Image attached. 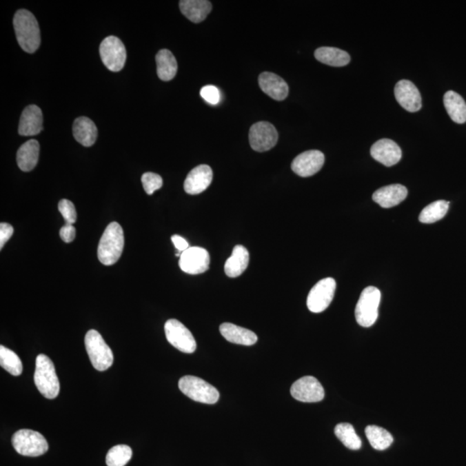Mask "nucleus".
I'll list each match as a JSON object with an SVG mask.
<instances>
[{
	"label": "nucleus",
	"mask_w": 466,
	"mask_h": 466,
	"mask_svg": "<svg viewBox=\"0 0 466 466\" xmlns=\"http://www.w3.org/2000/svg\"><path fill=\"white\" fill-rule=\"evenodd\" d=\"M171 241H172L174 247H176L181 253L187 251V250L190 248V245H188L186 239H184L179 235L172 236Z\"/></svg>",
	"instance_id": "39"
},
{
	"label": "nucleus",
	"mask_w": 466,
	"mask_h": 466,
	"mask_svg": "<svg viewBox=\"0 0 466 466\" xmlns=\"http://www.w3.org/2000/svg\"><path fill=\"white\" fill-rule=\"evenodd\" d=\"M395 96L397 102L407 112H416L421 108V96L413 82L407 80L397 82Z\"/></svg>",
	"instance_id": "16"
},
{
	"label": "nucleus",
	"mask_w": 466,
	"mask_h": 466,
	"mask_svg": "<svg viewBox=\"0 0 466 466\" xmlns=\"http://www.w3.org/2000/svg\"><path fill=\"white\" fill-rule=\"evenodd\" d=\"M85 345L92 366L99 372H104L113 364V354L111 348L96 330L87 332Z\"/></svg>",
	"instance_id": "4"
},
{
	"label": "nucleus",
	"mask_w": 466,
	"mask_h": 466,
	"mask_svg": "<svg viewBox=\"0 0 466 466\" xmlns=\"http://www.w3.org/2000/svg\"><path fill=\"white\" fill-rule=\"evenodd\" d=\"M75 228L73 225L65 224L60 230V236L64 242L71 243L75 239Z\"/></svg>",
	"instance_id": "38"
},
{
	"label": "nucleus",
	"mask_w": 466,
	"mask_h": 466,
	"mask_svg": "<svg viewBox=\"0 0 466 466\" xmlns=\"http://www.w3.org/2000/svg\"><path fill=\"white\" fill-rule=\"evenodd\" d=\"M365 434L369 444L376 450L383 451L392 445L394 438L389 431L378 426H368Z\"/></svg>",
	"instance_id": "29"
},
{
	"label": "nucleus",
	"mask_w": 466,
	"mask_h": 466,
	"mask_svg": "<svg viewBox=\"0 0 466 466\" xmlns=\"http://www.w3.org/2000/svg\"><path fill=\"white\" fill-rule=\"evenodd\" d=\"M407 196L406 187L401 184H392L379 188L373 194V201L383 208H390L402 203Z\"/></svg>",
	"instance_id": "20"
},
{
	"label": "nucleus",
	"mask_w": 466,
	"mask_h": 466,
	"mask_svg": "<svg viewBox=\"0 0 466 466\" xmlns=\"http://www.w3.org/2000/svg\"><path fill=\"white\" fill-rule=\"evenodd\" d=\"M143 188L147 194L152 195L154 192L160 190L163 187V178L159 174L147 172L143 174L141 178Z\"/></svg>",
	"instance_id": "34"
},
{
	"label": "nucleus",
	"mask_w": 466,
	"mask_h": 466,
	"mask_svg": "<svg viewBox=\"0 0 466 466\" xmlns=\"http://www.w3.org/2000/svg\"><path fill=\"white\" fill-rule=\"evenodd\" d=\"M444 105L452 121L458 124H464L466 122V103L457 92H445Z\"/></svg>",
	"instance_id": "27"
},
{
	"label": "nucleus",
	"mask_w": 466,
	"mask_h": 466,
	"mask_svg": "<svg viewBox=\"0 0 466 466\" xmlns=\"http://www.w3.org/2000/svg\"><path fill=\"white\" fill-rule=\"evenodd\" d=\"M449 202L437 201L425 207L419 216V221L424 224H432L443 219L447 214Z\"/></svg>",
	"instance_id": "31"
},
{
	"label": "nucleus",
	"mask_w": 466,
	"mask_h": 466,
	"mask_svg": "<svg viewBox=\"0 0 466 466\" xmlns=\"http://www.w3.org/2000/svg\"><path fill=\"white\" fill-rule=\"evenodd\" d=\"M0 365L12 376H20L23 372L22 361L12 350L0 346Z\"/></svg>",
	"instance_id": "32"
},
{
	"label": "nucleus",
	"mask_w": 466,
	"mask_h": 466,
	"mask_svg": "<svg viewBox=\"0 0 466 466\" xmlns=\"http://www.w3.org/2000/svg\"><path fill=\"white\" fill-rule=\"evenodd\" d=\"M219 331L226 341L233 344L252 345L258 341V336L255 332L234 324L223 323L219 327Z\"/></svg>",
	"instance_id": "21"
},
{
	"label": "nucleus",
	"mask_w": 466,
	"mask_h": 466,
	"mask_svg": "<svg viewBox=\"0 0 466 466\" xmlns=\"http://www.w3.org/2000/svg\"><path fill=\"white\" fill-rule=\"evenodd\" d=\"M290 393L294 399L303 403H318L325 397L323 386L311 376H303L294 382Z\"/></svg>",
	"instance_id": "12"
},
{
	"label": "nucleus",
	"mask_w": 466,
	"mask_h": 466,
	"mask_svg": "<svg viewBox=\"0 0 466 466\" xmlns=\"http://www.w3.org/2000/svg\"><path fill=\"white\" fill-rule=\"evenodd\" d=\"M34 382L37 389L47 399H54L59 395L60 382L53 362L48 356L40 354L36 359Z\"/></svg>",
	"instance_id": "3"
},
{
	"label": "nucleus",
	"mask_w": 466,
	"mask_h": 466,
	"mask_svg": "<svg viewBox=\"0 0 466 466\" xmlns=\"http://www.w3.org/2000/svg\"><path fill=\"white\" fill-rule=\"evenodd\" d=\"M381 292L378 287H365L356 306V320L363 327H369L375 324L378 317V307Z\"/></svg>",
	"instance_id": "6"
},
{
	"label": "nucleus",
	"mask_w": 466,
	"mask_h": 466,
	"mask_svg": "<svg viewBox=\"0 0 466 466\" xmlns=\"http://www.w3.org/2000/svg\"><path fill=\"white\" fill-rule=\"evenodd\" d=\"M334 433L345 447L351 449V450H358L361 448L362 441L352 424H338L335 427Z\"/></svg>",
	"instance_id": "30"
},
{
	"label": "nucleus",
	"mask_w": 466,
	"mask_h": 466,
	"mask_svg": "<svg viewBox=\"0 0 466 466\" xmlns=\"http://www.w3.org/2000/svg\"><path fill=\"white\" fill-rule=\"evenodd\" d=\"M13 26L22 50L27 53H35L41 44L40 29L35 16L27 10H19L13 18Z\"/></svg>",
	"instance_id": "1"
},
{
	"label": "nucleus",
	"mask_w": 466,
	"mask_h": 466,
	"mask_svg": "<svg viewBox=\"0 0 466 466\" xmlns=\"http://www.w3.org/2000/svg\"><path fill=\"white\" fill-rule=\"evenodd\" d=\"M13 232H14V230H13L12 226L8 223L0 224V249H3L6 243L12 238Z\"/></svg>",
	"instance_id": "37"
},
{
	"label": "nucleus",
	"mask_w": 466,
	"mask_h": 466,
	"mask_svg": "<svg viewBox=\"0 0 466 466\" xmlns=\"http://www.w3.org/2000/svg\"><path fill=\"white\" fill-rule=\"evenodd\" d=\"M250 255L248 250L243 245H236L232 256L226 260L225 272L226 276L235 278L241 276L247 269Z\"/></svg>",
	"instance_id": "24"
},
{
	"label": "nucleus",
	"mask_w": 466,
	"mask_h": 466,
	"mask_svg": "<svg viewBox=\"0 0 466 466\" xmlns=\"http://www.w3.org/2000/svg\"><path fill=\"white\" fill-rule=\"evenodd\" d=\"M99 54L103 63L110 71L119 72L125 66L126 50L118 37L111 36L103 40L99 46Z\"/></svg>",
	"instance_id": "8"
},
{
	"label": "nucleus",
	"mask_w": 466,
	"mask_h": 466,
	"mask_svg": "<svg viewBox=\"0 0 466 466\" xmlns=\"http://www.w3.org/2000/svg\"><path fill=\"white\" fill-rule=\"evenodd\" d=\"M12 443L17 452L27 457H39L47 452L49 445L39 432L21 429L13 434Z\"/></svg>",
	"instance_id": "7"
},
{
	"label": "nucleus",
	"mask_w": 466,
	"mask_h": 466,
	"mask_svg": "<svg viewBox=\"0 0 466 466\" xmlns=\"http://www.w3.org/2000/svg\"><path fill=\"white\" fill-rule=\"evenodd\" d=\"M178 385L181 392L194 402L215 404L219 399V390L197 376H185Z\"/></svg>",
	"instance_id": "5"
},
{
	"label": "nucleus",
	"mask_w": 466,
	"mask_h": 466,
	"mask_svg": "<svg viewBox=\"0 0 466 466\" xmlns=\"http://www.w3.org/2000/svg\"><path fill=\"white\" fill-rule=\"evenodd\" d=\"M43 112L39 106L28 105L20 116L19 133L21 136H36L43 131Z\"/></svg>",
	"instance_id": "19"
},
{
	"label": "nucleus",
	"mask_w": 466,
	"mask_h": 466,
	"mask_svg": "<svg viewBox=\"0 0 466 466\" xmlns=\"http://www.w3.org/2000/svg\"><path fill=\"white\" fill-rule=\"evenodd\" d=\"M314 57L321 63L332 67H344L351 61L350 54L338 48H318L315 50Z\"/></svg>",
	"instance_id": "26"
},
{
	"label": "nucleus",
	"mask_w": 466,
	"mask_h": 466,
	"mask_svg": "<svg viewBox=\"0 0 466 466\" xmlns=\"http://www.w3.org/2000/svg\"><path fill=\"white\" fill-rule=\"evenodd\" d=\"M336 282L334 278L322 279L315 284L308 294L307 306L312 313L318 314L330 306L334 300Z\"/></svg>",
	"instance_id": "10"
},
{
	"label": "nucleus",
	"mask_w": 466,
	"mask_h": 466,
	"mask_svg": "<svg viewBox=\"0 0 466 466\" xmlns=\"http://www.w3.org/2000/svg\"><path fill=\"white\" fill-rule=\"evenodd\" d=\"M124 231L121 225L112 222L103 233L98 247L99 262L105 266H111L119 261L124 250Z\"/></svg>",
	"instance_id": "2"
},
{
	"label": "nucleus",
	"mask_w": 466,
	"mask_h": 466,
	"mask_svg": "<svg viewBox=\"0 0 466 466\" xmlns=\"http://www.w3.org/2000/svg\"><path fill=\"white\" fill-rule=\"evenodd\" d=\"M40 145L35 139L29 140L20 147L17 153V162L19 169L25 172L35 169L39 159Z\"/></svg>",
	"instance_id": "25"
},
{
	"label": "nucleus",
	"mask_w": 466,
	"mask_h": 466,
	"mask_svg": "<svg viewBox=\"0 0 466 466\" xmlns=\"http://www.w3.org/2000/svg\"><path fill=\"white\" fill-rule=\"evenodd\" d=\"M201 96L211 105H217L221 101V92L215 85H205L201 88Z\"/></svg>",
	"instance_id": "36"
},
{
	"label": "nucleus",
	"mask_w": 466,
	"mask_h": 466,
	"mask_svg": "<svg viewBox=\"0 0 466 466\" xmlns=\"http://www.w3.org/2000/svg\"><path fill=\"white\" fill-rule=\"evenodd\" d=\"M167 341L184 354H193L196 341L191 332L179 321L171 318L164 325Z\"/></svg>",
	"instance_id": "9"
},
{
	"label": "nucleus",
	"mask_w": 466,
	"mask_h": 466,
	"mask_svg": "<svg viewBox=\"0 0 466 466\" xmlns=\"http://www.w3.org/2000/svg\"><path fill=\"white\" fill-rule=\"evenodd\" d=\"M210 265V256L207 250L201 247H190L181 253L179 266L183 272L198 275L207 272Z\"/></svg>",
	"instance_id": "13"
},
{
	"label": "nucleus",
	"mask_w": 466,
	"mask_h": 466,
	"mask_svg": "<svg viewBox=\"0 0 466 466\" xmlns=\"http://www.w3.org/2000/svg\"><path fill=\"white\" fill-rule=\"evenodd\" d=\"M179 6L181 13L194 23L204 21L212 8L207 0H181Z\"/></svg>",
	"instance_id": "22"
},
{
	"label": "nucleus",
	"mask_w": 466,
	"mask_h": 466,
	"mask_svg": "<svg viewBox=\"0 0 466 466\" xmlns=\"http://www.w3.org/2000/svg\"><path fill=\"white\" fill-rule=\"evenodd\" d=\"M73 134L78 143L85 147L94 145L98 136V130L94 121L87 116L75 119L73 125Z\"/></svg>",
	"instance_id": "23"
},
{
	"label": "nucleus",
	"mask_w": 466,
	"mask_h": 466,
	"mask_svg": "<svg viewBox=\"0 0 466 466\" xmlns=\"http://www.w3.org/2000/svg\"><path fill=\"white\" fill-rule=\"evenodd\" d=\"M324 163L325 156L320 150H307L294 159L291 169L299 176L310 177L318 173Z\"/></svg>",
	"instance_id": "14"
},
{
	"label": "nucleus",
	"mask_w": 466,
	"mask_h": 466,
	"mask_svg": "<svg viewBox=\"0 0 466 466\" xmlns=\"http://www.w3.org/2000/svg\"><path fill=\"white\" fill-rule=\"evenodd\" d=\"M58 209H59L61 214L63 215L65 221H66V224H74L77 221V214L74 205L70 201L63 199L58 204Z\"/></svg>",
	"instance_id": "35"
},
{
	"label": "nucleus",
	"mask_w": 466,
	"mask_h": 466,
	"mask_svg": "<svg viewBox=\"0 0 466 466\" xmlns=\"http://www.w3.org/2000/svg\"><path fill=\"white\" fill-rule=\"evenodd\" d=\"M250 145L258 152H268L275 147L278 141V132L275 126L269 122L256 123L250 129Z\"/></svg>",
	"instance_id": "11"
},
{
	"label": "nucleus",
	"mask_w": 466,
	"mask_h": 466,
	"mask_svg": "<svg viewBox=\"0 0 466 466\" xmlns=\"http://www.w3.org/2000/svg\"><path fill=\"white\" fill-rule=\"evenodd\" d=\"M373 159L387 167L396 165L402 159L403 152L396 142L390 139H381L372 146Z\"/></svg>",
	"instance_id": "15"
},
{
	"label": "nucleus",
	"mask_w": 466,
	"mask_h": 466,
	"mask_svg": "<svg viewBox=\"0 0 466 466\" xmlns=\"http://www.w3.org/2000/svg\"><path fill=\"white\" fill-rule=\"evenodd\" d=\"M157 75L163 81H170L176 77L178 65L171 51L161 50L156 57Z\"/></svg>",
	"instance_id": "28"
},
{
	"label": "nucleus",
	"mask_w": 466,
	"mask_h": 466,
	"mask_svg": "<svg viewBox=\"0 0 466 466\" xmlns=\"http://www.w3.org/2000/svg\"><path fill=\"white\" fill-rule=\"evenodd\" d=\"M212 181V170L210 166L201 164L195 167L188 174L184 181V190L188 194H199L207 190Z\"/></svg>",
	"instance_id": "17"
},
{
	"label": "nucleus",
	"mask_w": 466,
	"mask_h": 466,
	"mask_svg": "<svg viewBox=\"0 0 466 466\" xmlns=\"http://www.w3.org/2000/svg\"><path fill=\"white\" fill-rule=\"evenodd\" d=\"M132 448L126 445H115L106 454L108 466H125L132 458Z\"/></svg>",
	"instance_id": "33"
},
{
	"label": "nucleus",
	"mask_w": 466,
	"mask_h": 466,
	"mask_svg": "<svg viewBox=\"0 0 466 466\" xmlns=\"http://www.w3.org/2000/svg\"><path fill=\"white\" fill-rule=\"evenodd\" d=\"M259 83L262 91L275 101H284L289 95L287 82L276 74L263 72L259 75Z\"/></svg>",
	"instance_id": "18"
}]
</instances>
